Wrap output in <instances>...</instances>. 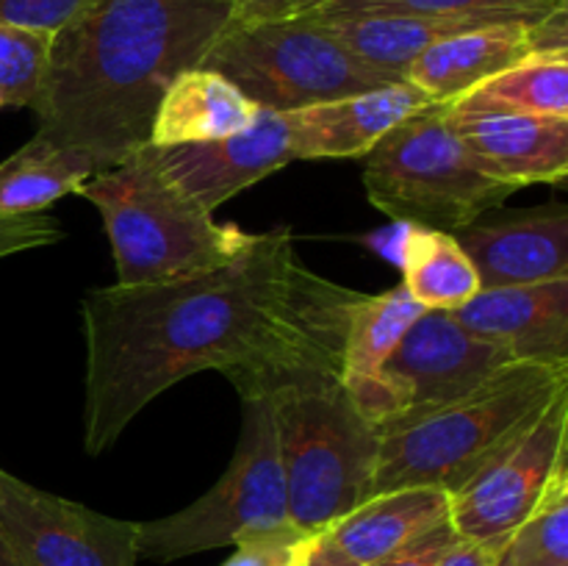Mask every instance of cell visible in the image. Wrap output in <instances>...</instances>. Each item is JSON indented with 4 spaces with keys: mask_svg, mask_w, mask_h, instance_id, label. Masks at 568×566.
<instances>
[{
    "mask_svg": "<svg viewBox=\"0 0 568 566\" xmlns=\"http://www.w3.org/2000/svg\"><path fill=\"white\" fill-rule=\"evenodd\" d=\"M361 292L297 259L286 228L253 233L214 270L81 297L83 447L100 455L159 394L216 370L242 400L344 372L347 316Z\"/></svg>",
    "mask_w": 568,
    "mask_h": 566,
    "instance_id": "1",
    "label": "cell"
},
{
    "mask_svg": "<svg viewBox=\"0 0 568 566\" xmlns=\"http://www.w3.org/2000/svg\"><path fill=\"white\" fill-rule=\"evenodd\" d=\"M233 0H92L53 33L28 109L37 133L103 172L150 142L172 78L203 64Z\"/></svg>",
    "mask_w": 568,
    "mask_h": 566,
    "instance_id": "2",
    "label": "cell"
},
{
    "mask_svg": "<svg viewBox=\"0 0 568 566\" xmlns=\"http://www.w3.org/2000/svg\"><path fill=\"white\" fill-rule=\"evenodd\" d=\"M564 392L568 364L519 361L460 397L388 416L377 425L381 449L369 497L410 486L453 494L530 431Z\"/></svg>",
    "mask_w": 568,
    "mask_h": 566,
    "instance_id": "3",
    "label": "cell"
},
{
    "mask_svg": "<svg viewBox=\"0 0 568 566\" xmlns=\"http://www.w3.org/2000/svg\"><path fill=\"white\" fill-rule=\"evenodd\" d=\"M78 194L103 216L122 286L214 270L253 239L236 222H216L211 211L183 194L161 170L150 144L94 172Z\"/></svg>",
    "mask_w": 568,
    "mask_h": 566,
    "instance_id": "4",
    "label": "cell"
},
{
    "mask_svg": "<svg viewBox=\"0 0 568 566\" xmlns=\"http://www.w3.org/2000/svg\"><path fill=\"white\" fill-rule=\"evenodd\" d=\"M288 522L325 533L369 499L381 436L342 377L320 375L272 394Z\"/></svg>",
    "mask_w": 568,
    "mask_h": 566,
    "instance_id": "5",
    "label": "cell"
},
{
    "mask_svg": "<svg viewBox=\"0 0 568 566\" xmlns=\"http://www.w3.org/2000/svg\"><path fill=\"white\" fill-rule=\"evenodd\" d=\"M364 159L372 205L405 225L455 233L516 192L477 164L438 103L399 122Z\"/></svg>",
    "mask_w": 568,
    "mask_h": 566,
    "instance_id": "6",
    "label": "cell"
},
{
    "mask_svg": "<svg viewBox=\"0 0 568 566\" xmlns=\"http://www.w3.org/2000/svg\"><path fill=\"white\" fill-rule=\"evenodd\" d=\"M288 522L286 477L270 397L242 400V433L225 475L186 508L136 522V549L150 560H178L242 544Z\"/></svg>",
    "mask_w": 568,
    "mask_h": 566,
    "instance_id": "7",
    "label": "cell"
},
{
    "mask_svg": "<svg viewBox=\"0 0 568 566\" xmlns=\"http://www.w3.org/2000/svg\"><path fill=\"white\" fill-rule=\"evenodd\" d=\"M200 67L225 75L258 109L272 111H297L397 81L355 59L308 14L227 22Z\"/></svg>",
    "mask_w": 568,
    "mask_h": 566,
    "instance_id": "8",
    "label": "cell"
},
{
    "mask_svg": "<svg viewBox=\"0 0 568 566\" xmlns=\"http://www.w3.org/2000/svg\"><path fill=\"white\" fill-rule=\"evenodd\" d=\"M510 364H519V358L505 344L469 333L453 311L427 309L405 331L381 375L347 392L377 427L405 408L460 397Z\"/></svg>",
    "mask_w": 568,
    "mask_h": 566,
    "instance_id": "9",
    "label": "cell"
},
{
    "mask_svg": "<svg viewBox=\"0 0 568 566\" xmlns=\"http://www.w3.org/2000/svg\"><path fill=\"white\" fill-rule=\"evenodd\" d=\"M568 472V392L530 431L449 494V522L466 542L503 544L530 519L558 475Z\"/></svg>",
    "mask_w": 568,
    "mask_h": 566,
    "instance_id": "10",
    "label": "cell"
},
{
    "mask_svg": "<svg viewBox=\"0 0 568 566\" xmlns=\"http://www.w3.org/2000/svg\"><path fill=\"white\" fill-rule=\"evenodd\" d=\"M0 530L22 566H136V522L114 519L0 469Z\"/></svg>",
    "mask_w": 568,
    "mask_h": 566,
    "instance_id": "11",
    "label": "cell"
},
{
    "mask_svg": "<svg viewBox=\"0 0 568 566\" xmlns=\"http://www.w3.org/2000/svg\"><path fill=\"white\" fill-rule=\"evenodd\" d=\"M566 17L568 11H558L532 26L499 22L438 39L410 64L405 81L422 89L433 103H455L532 53H568Z\"/></svg>",
    "mask_w": 568,
    "mask_h": 566,
    "instance_id": "12",
    "label": "cell"
},
{
    "mask_svg": "<svg viewBox=\"0 0 568 566\" xmlns=\"http://www.w3.org/2000/svg\"><path fill=\"white\" fill-rule=\"evenodd\" d=\"M153 150L166 178L211 214L225 200L294 161L286 111L272 109H261L253 125L225 139Z\"/></svg>",
    "mask_w": 568,
    "mask_h": 566,
    "instance_id": "13",
    "label": "cell"
},
{
    "mask_svg": "<svg viewBox=\"0 0 568 566\" xmlns=\"http://www.w3.org/2000/svg\"><path fill=\"white\" fill-rule=\"evenodd\" d=\"M483 289L530 286L568 277V211L564 205L477 216L453 233Z\"/></svg>",
    "mask_w": 568,
    "mask_h": 566,
    "instance_id": "14",
    "label": "cell"
},
{
    "mask_svg": "<svg viewBox=\"0 0 568 566\" xmlns=\"http://www.w3.org/2000/svg\"><path fill=\"white\" fill-rule=\"evenodd\" d=\"M449 125L488 175L514 189L560 183L568 172V117L444 105Z\"/></svg>",
    "mask_w": 568,
    "mask_h": 566,
    "instance_id": "15",
    "label": "cell"
},
{
    "mask_svg": "<svg viewBox=\"0 0 568 566\" xmlns=\"http://www.w3.org/2000/svg\"><path fill=\"white\" fill-rule=\"evenodd\" d=\"M433 100L410 81L286 111L294 159H361Z\"/></svg>",
    "mask_w": 568,
    "mask_h": 566,
    "instance_id": "16",
    "label": "cell"
},
{
    "mask_svg": "<svg viewBox=\"0 0 568 566\" xmlns=\"http://www.w3.org/2000/svg\"><path fill=\"white\" fill-rule=\"evenodd\" d=\"M453 314L466 331L505 344L519 361L568 364V277L480 289Z\"/></svg>",
    "mask_w": 568,
    "mask_h": 566,
    "instance_id": "17",
    "label": "cell"
},
{
    "mask_svg": "<svg viewBox=\"0 0 568 566\" xmlns=\"http://www.w3.org/2000/svg\"><path fill=\"white\" fill-rule=\"evenodd\" d=\"M258 105L220 72L194 67L172 78L150 125L153 148L197 144L244 131L258 117Z\"/></svg>",
    "mask_w": 568,
    "mask_h": 566,
    "instance_id": "18",
    "label": "cell"
},
{
    "mask_svg": "<svg viewBox=\"0 0 568 566\" xmlns=\"http://www.w3.org/2000/svg\"><path fill=\"white\" fill-rule=\"evenodd\" d=\"M449 519V494L430 486L383 492L325 530V542L358 566H375Z\"/></svg>",
    "mask_w": 568,
    "mask_h": 566,
    "instance_id": "19",
    "label": "cell"
},
{
    "mask_svg": "<svg viewBox=\"0 0 568 566\" xmlns=\"http://www.w3.org/2000/svg\"><path fill=\"white\" fill-rule=\"evenodd\" d=\"M316 22L344 44L355 59L405 81L410 64L438 39L483 28V22L460 17L427 14H325L314 11Z\"/></svg>",
    "mask_w": 568,
    "mask_h": 566,
    "instance_id": "20",
    "label": "cell"
},
{
    "mask_svg": "<svg viewBox=\"0 0 568 566\" xmlns=\"http://www.w3.org/2000/svg\"><path fill=\"white\" fill-rule=\"evenodd\" d=\"M94 164L39 133L0 161V216L48 211L94 175Z\"/></svg>",
    "mask_w": 568,
    "mask_h": 566,
    "instance_id": "21",
    "label": "cell"
},
{
    "mask_svg": "<svg viewBox=\"0 0 568 566\" xmlns=\"http://www.w3.org/2000/svg\"><path fill=\"white\" fill-rule=\"evenodd\" d=\"M403 286L422 309L455 311L480 292V277L458 239L436 228L408 225L399 247Z\"/></svg>",
    "mask_w": 568,
    "mask_h": 566,
    "instance_id": "22",
    "label": "cell"
},
{
    "mask_svg": "<svg viewBox=\"0 0 568 566\" xmlns=\"http://www.w3.org/2000/svg\"><path fill=\"white\" fill-rule=\"evenodd\" d=\"M422 311L403 283L383 294L361 292L349 309L344 333V386L355 388L375 381Z\"/></svg>",
    "mask_w": 568,
    "mask_h": 566,
    "instance_id": "23",
    "label": "cell"
},
{
    "mask_svg": "<svg viewBox=\"0 0 568 566\" xmlns=\"http://www.w3.org/2000/svg\"><path fill=\"white\" fill-rule=\"evenodd\" d=\"M453 105L532 117H568V53H532L510 70L488 78Z\"/></svg>",
    "mask_w": 568,
    "mask_h": 566,
    "instance_id": "24",
    "label": "cell"
},
{
    "mask_svg": "<svg viewBox=\"0 0 568 566\" xmlns=\"http://www.w3.org/2000/svg\"><path fill=\"white\" fill-rule=\"evenodd\" d=\"M316 11H325V14H427L460 17V20H475L483 26H499V22L532 26L558 11H568V0H331Z\"/></svg>",
    "mask_w": 568,
    "mask_h": 566,
    "instance_id": "25",
    "label": "cell"
},
{
    "mask_svg": "<svg viewBox=\"0 0 568 566\" xmlns=\"http://www.w3.org/2000/svg\"><path fill=\"white\" fill-rule=\"evenodd\" d=\"M494 566H568V472L497 549Z\"/></svg>",
    "mask_w": 568,
    "mask_h": 566,
    "instance_id": "26",
    "label": "cell"
},
{
    "mask_svg": "<svg viewBox=\"0 0 568 566\" xmlns=\"http://www.w3.org/2000/svg\"><path fill=\"white\" fill-rule=\"evenodd\" d=\"M53 37L0 22V111L26 109L48 72Z\"/></svg>",
    "mask_w": 568,
    "mask_h": 566,
    "instance_id": "27",
    "label": "cell"
},
{
    "mask_svg": "<svg viewBox=\"0 0 568 566\" xmlns=\"http://www.w3.org/2000/svg\"><path fill=\"white\" fill-rule=\"evenodd\" d=\"M325 533H311L303 527H277L258 533L236 544V553L222 566H305Z\"/></svg>",
    "mask_w": 568,
    "mask_h": 566,
    "instance_id": "28",
    "label": "cell"
},
{
    "mask_svg": "<svg viewBox=\"0 0 568 566\" xmlns=\"http://www.w3.org/2000/svg\"><path fill=\"white\" fill-rule=\"evenodd\" d=\"M89 3L92 0H0V22L53 37Z\"/></svg>",
    "mask_w": 568,
    "mask_h": 566,
    "instance_id": "29",
    "label": "cell"
},
{
    "mask_svg": "<svg viewBox=\"0 0 568 566\" xmlns=\"http://www.w3.org/2000/svg\"><path fill=\"white\" fill-rule=\"evenodd\" d=\"M64 231L48 211L20 216H0V259L26 253V250L48 247L61 242Z\"/></svg>",
    "mask_w": 568,
    "mask_h": 566,
    "instance_id": "30",
    "label": "cell"
},
{
    "mask_svg": "<svg viewBox=\"0 0 568 566\" xmlns=\"http://www.w3.org/2000/svg\"><path fill=\"white\" fill-rule=\"evenodd\" d=\"M458 533H455L453 522L444 519L436 527H430L427 533L416 536L414 542L405 544L403 549L392 553L388 558H383L375 566H438L442 558L447 555V549L458 542Z\"/></svg>",
    "mask_w": 568,
    "mask_h": 566,
    "instance_id": "31",
    "label": "cell"
},
{
    "mask_svg": "<svg viewBox=\"0 0 568 566\" xmlns=\"http://www.w3.org/2000/svg\"><path fill=\"white\" fill-rule=\"evenodd\" d=\"M300 0H233L231 22H264L294 17Z\"/></svg>",
    "mask_w": 568,
    "mask_h": 566,
    "instance_id": "32",
    "label": "cell"
},
{
    "mask_svg": "<svg viewBox=\"0 0 568 566\" xmlns=\"http://www.w3.org/2000/svg\"><path fill=\"white\" fill-rule=\"evenodd\" d=\"M497 549L499 544L466 542V538H458V542L447 549V555H444L438 566H494Z\"/></svg>",
    "mask_w": 568,
    "mask_h": 566,
    "instance_id": "33",
    "label": "cell"
},
{
    "mask_svg": "<svg viewBox=\"0 0 568 566\" xmlns=\"http://www.w3.org/2000/svg\"><path fill=\"white\" fill-rule=\"evenodd\" d=\"M305 566H358L355 560H349L347 555H342L338 549H333L331 544L325 542V536H322V542L316 544V549L311 553L308 564Z\"/></svg>",
    "mask_w": 568,
    "mask_h": 566,
    "instance_id": "34",
    "label": "cell"
},
{
    "mask_svg": "<svg viewBox=\"0 0 568 566\" xmlns=\"http://www.w3.org/2000/svg\"><path fill=\"white\" fill-rule=\"evenodd\" d=\"M0 566H22L20 560H17L14 549H11L9 542H6L3 530H0Z\"/></svg>",
    "mask_w": 568,
    "mask_h": 566,
    "instance_id": "35",
    "label": "cell"
},
{
    "mask_svg": "<svg viewBox=\"0 0 568 566\" xmlns=\"http://www.w3.org/2000/svg\"><path fill=\"white\" fill-rule=\"evenodd\" d=\"M325 3H331V0H300L297 11H294V17H297V14H311V11H316V9H320V6H325Z\"/></svg>",
    "mask_w": 568,
    "mask_h": 566,
    "instance_id": "36",
    "label": "cell"
}]
</instances>
